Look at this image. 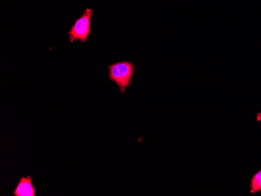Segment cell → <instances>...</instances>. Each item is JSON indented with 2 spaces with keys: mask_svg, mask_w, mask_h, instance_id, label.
<instances>
[{
  "mask_svg": "<svg viewBox=\"0 0 261 196\" xmlns=\"http://www.w3.org/2000/svg\"><path fill=\"white\" fill-rule=\"evenodd\" d=\"M256 121H257L258 122H261V110L260 112L256 114Z\"/></svg>",
  "mask_w": 261,
  "mask_h": 196,
  "instance_id": "5",
  "label": "cell"
},
{
  "mask_svg": "<svg viewBox=\"0 0 261 196\" xmlns=\"http://www.w3.org/2000/svg\"><path fill=\"white\" fill-rule=\"evenodd\" d=\"M92 15L93 11L91 9H87L84 14H82V17L76 20L74 25L68 32L69 40L70 42L76 40L82 42H87L88 37L92 33L91 20Z\"/></svg>",
  "mask_w": 261,
  "mask_h": 196,
  "instance_id": "2",
  "label": "cell"
},
{
  "mask_svg": "<svg viewBox=\"0 0 261 196\" xmlns=\"http://www.w3.org/2000/svg\"><path fill=\"white\" fill-rule=\"evenodd\" d=\"M250 187L251 194H256L261 191V169L253 175L250 180Z\"/></svg>",
  "mask_w": 261,
  "mask_h": 196,
  "instance_id": "4",
  "label": "cell"
},
{
  "mask_svg": "<svg viewBox=\"0 0 261 196\" xmlns=\"http://www.w3.org/2000/svg\"><path fill=\"white\" fill-rule=\"evenodd\" d=\"M135 69V64L128 61L109 65V80L117 84L122 94L125 93L127 87L133 84L132 78L134 75Z\"/></svg>",
  "mask_w": 261,
  "mask_h": 196,
  "instance_id": "1",
  "label": "cell"
},
{
  "mask_svg": "<svg viewBox=\"0 0 261 196\" xmlns=\"http://www.w3.org/2000/svg\"><path fill=\"white\" fill-rule=\"evenodd\" d=\"M14 196H35V187L31 176L22 177L14 191Z\"/></svg>",
  "mask_w": 261,
  "mask_h": 196,
  "instance_id": "3",
  "label": "cell"
}]
</instances>
